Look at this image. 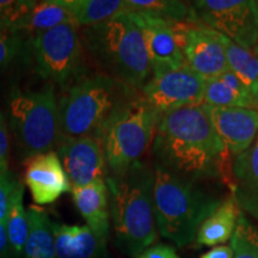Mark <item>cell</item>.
Returning a JSON list of instances; mask_svg holds the SVG:
<instances>
[{"instance_id":"cell-27","label":"cell","mask_w":258,"mask_h":258,"mask_svg":"<svg viewBox=\"0 0 258 258\" xmlns=\"http://www.w3.org/2000/svg\"><path fill=\"white\" fill-rule=\"evenodd\" d=\"M233 258H258V230L245 218L243 212L231 238Z\"/></svg>"},{"instance_id":"cell-6","label":"cell","mask_w":258,"mask_h":258,"mask_svg":"<svg viewBox=\"0 0 258 258\" xmlns=\"http://www.w3.org/2000/svg\"><path fill=\"white\" fill-rule=\"evenodd\" d=\"M8 108L16 144L25 159L57 148L61 132L54 85L47 84L37 91H14Z\"/></svg>"},{"instance_id":"cell-36","label":"cell","mask_w":258,"mask_h":258,"mask_svg":"<svg viewBox=\"0 0 258 258\" xmlns=\"http://www.w3.org/2000/svg\"><path fill=\"white\" fill-rule=\"evenodd\" d=\"M8 172H10V170H9V171H6V170L3 169L2 166H0V177L4 176V175H6V173H8Z\"/></svg>"},{"instance_id":"cell-26","label":"cell","mask_w":258,"mask_h":258,"mask_svg":"<svg viewBox=\"0 0 258 258\" xmlns=\"http://www.w3.org/2000/svg\"><path fill=\"white\" fill-rule=\"evenodd\" d=\"M23 196L24 186L22 184L15 194L5 221L12 253L17 257L24 253L25 243H27L29 234L28 213L24 208Z\"/></svg>"},{"instance_id":"cell-18","label":"cell","mask_w":258,"mask_h":258,"mask_svg":"<svg viewBox=\"0 0 258 258\" xmlns=\"http://www.w3.org/2000/svg\"><path fill=\"white\" fill-rule=\"evenodd\" d=\"M55 258H97L103 253L106 241L86 225L54 222Z\"/></svg>"},{"instance_id":"cell-35","label":"cell","mask_w":258,"mask_h":258,"mask_svg":"<svg viewBox=\"0 0 258 258\" xmlns=\"http://www.w3.org/2000/svg\"><path fill=\"white\" fill-rule=\"evenodd\" d=\"M251 93H252L254 104H256V110H258V79L254 82V84L251 86Z\"/></svg>"},{"instance_id":"cell-2","label":"cell","mask_w":258,"mask_h":258,"mask_svg":"<svg viewBox=\"0 0 258 258\" xmlns=\"http://www.w3.org/2000/svg\"><path fill=\"white\" fill-rule=\"evenodd\" d=\"M84 50L103 76L141 90L152 77L144 36L127 11L80 30Z\"/></svg>"},{"instance_id":"cell-32","label":"cell","mask_w":258,"mask_h":258,"mask_svg":"<svg viewBox=\"0 0 258 258\" xmlns=\"http://www.w3.org/2000/svg\"><path fill=\"white\" fill-rule=\"evenodd\" d=\"M134 258H179L172 246L166 244H156L147 247Z\"/></svg>"},{"instance_id":"cell-34","label":"cell","mask_w":258,"mask_h":258,"mask_svg":"<svg viewBox=\"0 0 258 258\" xmlns=\"http://www.w3.org/2000/svg\"><path fill=\"white\" fill-rule=\"evenodd\" d=\"M12 253L5 221L0 222V258H8Z\"/></svg>"},{"instance_id":"cell-3","label":"cell","mask_w":258,"mask_h":258,"mask_svg":"<svg viewBox=\"0 0 258 258\" xmlns=\"http://www.w3.org/2000/svg\"><path fill=\"white\" fill-rule=\"evenodd\" d=\"M105 182L116 243L124 253L134 258L158 239L153 167L139 160L122 175L106 177Z\"/></svg>"},{"instance_id":"cell-23","label":"cell","mask_w":258,"mask_h":258,"mask_svg":"<svg viewBox=\"0 0 258 258\" xmlns=\"http://www.w3.org/2000/svg\"><path fill=\"white\" fill-rule=\"evenodd\" d=\"M64 23H74V21L60 0H43L36 2L18 25L17 31L36 35Z\"/></svg>"},{"instance_id":"cell-14","label":"cell","mask_w":258,"mask_h":258,"mask_svg":"<svg viewBox=\"0 0 258 258\" xmlns=\"http://www.w3.org/2000/svg\"><path fill=\"white\" fill-rule=\"evenodd\" d=\"M24 167V182L30 190L35 205L43 206L55 202L61 195L72 189L55 151L27 158Z\"/></svg>"},{"instance_id":"cell-16","label":"cell","mask_w":258,"mask_h":258,"mask_svg":"<svg viewBox=\"0 0 258 258\" xmlns=\"http://www.w3.org/2000/svg\"><path fill=\"white\" fill-rule=\"evenodd\" d=\"M230 184L239 208L258 220V135L245 152L234 157Z\"/></svg>"},{"instance_id":"cell-13","label":"cell","mask_w":258,"mask_h":258,"mask_svg":"<svg viewBox=\"0 0 258 258\" xmlns=\"http://www.w3.org/2000/svg\"><path fill=\"white\" fill-rule=\"evenodd\" d=\"M180 43L185 64L203 79L214 78L228 71L224 48L214 30L200 22L182 25Z\"/></svg>"},{"instance_id":"cell-29","label":"cell","mask_w":258,"mask_h":258,"mask_svg":"<svg viewBox=\"0 0 258 258\" xmlns=\"http://www.w3.org/2000/svg\"><path fill=\"white\" fill-rule=\"evenodd\" d=\"M23 47L22 32L0 27V70L11 62Z\"/></svg>"},{"instance_id":"cell-11","label":"cell","mask_w":258,"mask_h":258,"mask_svg":"<svg viewBox=\"0 0 258 258\" xmlns=\"http://www.w3.org/2000/svg\"><path fill=\"white\" fill-rule=\"evenodd\" d=\"M127 12L144 36L152 76L185 64L180 43V31L184 23H176L128 10Z\"/></svg>"},{"instance_id":"cell-4","label":"cell","mask_w":258,"mask_h":258,"mask_svg":"<svg viewBox=\"0 0 258 258\" xmlns=\"http://www.w3.org/2000/svg\"><path fill=\"white\" fill-rule=\"evenodd\" d=\"M153 208L161 237L184 247L195 241L196 233L221 200L200 188L198 182L182 178L154 164Z\"/></svg>"},{"instance_id":"cell-17","label":"cell","mask_w":258,"mask_h":258,"mask_svg":"<svg viewBox=\"0 0 258 258\" xmlns=\"http://www.w3.org/2000/svg\"><path fill=\"white\" fill-rule=\"evenodd\" d=\"M74 206L78 209L86 226L108 241L110 232V206L105 179H98L84 186L71 189Z\"/></svg>"},{"instance_id":"cell-7","label":"cell","mask_w":258,"mask_h":258,"mask_svg":"<svg viewBox=\"0 0 258 258\" xmlns=\"http://www.w3.org/2000/svg\"><path fill=\"white\" fill-rule=\"evenodd\" d=\"M124 89L101 73L86 76L71 85L57 102L61 140L98 138Z\"/></svg>"},{"instance_id":"cell-24","label":"cell","mask_w":258,"mask_h":258,"mask_svg":"<svg viewBox=\"0 0 258 258\" xmlns=\"http://www.w3.org/2000/svg\"><path fill=\"white\" fill-rule=\"evenodd\" d=\"M215 37L224 48L228 70L244 84L251 89L258 79V57L253 51L245 49L224 35L214 31Z\"/></svg>"},{"instance_id":"cell-9","label":"cell","mask_w":258,"mask_h":258,"mask_svg":"<svg viewBox=\"0 0 258 258\" xmlns=\"http://www.w3.org/2000/svg\"><path fill=\"white\" fill-rule=\"evenodd\" d=\"M195 19L247 50L258 42V2L199 0L192 3Z\"/></svg>"},{"instance_id":"cell-5","label":"cell","mask_w":258,"mask_h":258,"mask_svg":"<svg viewBox=\"0 0 258 258\" xmlns=\"http://www.w3.org/2000/svg\"><path fill=\"white\" fill-rule=\"evenodd\" d=\"M160 117L141 90L124 89L98 135L104 148L108 177L122 175L140 160L152 145Z\"/></svg>"},{"instance_id":"cell-22","label":"cell","mask_w":258,"mask_h":258,"mask_svg":"<svg viewBox=\"0 0 258 258\" xmlns=\"http://www.w3.org/2000/svg\"><path fill=\"white\" fill-rule=\"evenodd\" d=\"M78 27H92L127 11L125 0H60Z\"/></svg>"},{"instance_id":"cell-30","label":"cell","mask_w":258,"mask_h":258,"mask_svg":"<svg viewBox=\"0 0 258 258\" xmlns=\"http://www.w3.org/2000/svg\"><path fill=\"white\" fill-rule=\"evenodd\" d=\"M22 185L14 173L8 172L0 177V222L6 221L16 191Z\"/></svg>"},{"instance_id":"cell-37","label":"cell","mask_w":258,"mask_h":258,"mask_svg":"<svg viewBox=\"0 0 258 258\" xmlns=\"http://www.w3.org/2000/svg\"><path fill=\"white\" fill-rule=\"evenodd\" d=\"M253 54H254V55H256L257 57H258V42H257V44H256V47H254L253 48Z\"/></svg>"},{"instance_id":"cell-31","label":"cell","mask_w":258,"mask_h":258,"mask_svg":"<svg viewBox=\"0 0 258 258\" xmlns=\"http://www.w3.org/2000/svg\"><path fill=\"white\" fill-rule=\"evenodd\" d=\"M10 154V135L8 122L4 112L0 111V166L9 171Z\"/></svg>"},{"instance_id":"cell-33","label":"cell","mask_w":258,"mask_h":258,"mask_svg":"<svg viewBox=\"0 0 258 258\" xmlns=\"http://www.w3.org/2000/svg\"><path fill=\"white\" fill-rule=\"evenodd\" d=\"M200 258H233V250L227 245H218L203 253Z\"/></svg>"},{"instance_id":"cell-12","label":"cell","mask_w":258,"mask_h":258,"mask_svg":"<svg viewBox=\"0 0 258 258\" xmlns=\"http://www.w3.org/2000/svg\"><path fill=\"white\" fill-rule=\"evenodd\" d=\"M56 153L72 188L88 185L108 177L104 148L98 138L63 139L57 146Z\"/></svg>"},{"instance_id":"cell-21","label":"cell","mask_w":258,"mask_h":258,"mask_svg":"<svg viewBox=\"0 0 258 258\" xmlns=\"http://www.w3.org/2000/svg\"><path fill=\"white\" fill-rule=\"evenodd\" d=\"M29 234L24 247L25 258H55V238L54 221L47 212L37 206H31L27 211Z\"/></svg>"},{"instance_id":"cell-1","label":"cell","mask_w":258,"mask_h":258,"mask_svg":"<svg viewBox=\"0 0 258 258\" xmlns=\"http://www.w3.org/2000/svg\"><path fill=\"white\" fill-rule=\"evenodd\" d=\"M151 147L156 165L182 178L199 182L226 177L230 153L202 104L161 115Z\"/></svg>"},{"instance_id":"cell-15","label":"cell","mask_w":258,"mask_h":258,"mask_svg":"<svg viewBox=\"0 0 258 258\" xmlns=\"http://www.w3.org/2000/svg\"><path fill=\"white\" fill-rule=\"evenodd\" d=\"M202 105L228 153L237 157L253 144L258 135L256 109Z\"/></svg>"},{"instance_id":"cell-10","label":"cell","mask_w":258,"mask_h":258,"mask_svg":"<svg viewBox=\"0 0 258 258\" xmlns=\"http://www.w3.org/2000/svg\"><path fill=\"white\" fill-rule=\"evenodd\" d=\"M206 79L186 64L176 70L153 74L141 92L161 115L186 106L203 104Z\"/></svg>"},{"instance_id":"cell-25","label":"cell","mask_w":258,"mask_h":258,"mask_svg":"<svg viewBox=\"0 0 258 258\" xmlns=\"http://www.w3.org/2000/svg\"><path fill=\"white\" fill-rule=\"evenodd\" d=\"M128 11L163 18L176 23L194 22L192 6L178 0H125Z\"/></svg>"},{"instance_id":"cell-28","label":"cell","mask_w":258,"mask_h":258,"mask_svg":"<svg viewBox=\"0 0 258 258\" xmlns=\"http://www.w3.org/2000/svg\"><path fill=\"white\" fill-rule=\"evenodd\" d=\"M35 4L34 0H0V27L17 31L18 25Z\"/></svg>"},{"instance_id":"cell-19","label":"cell","mask_w":258,"mask_h":258,"mask_svg":"<svg viewBox=\"0 0 258 258\" xmlns=\"http://www.w3.org/2000/svg\"><path fill=\"white\" fill-rule=\"evenodd\" d=\"M240 213L241 209L232 195L221 201L199 227L195 244L199 246H218L230 240L237 227Z\"/></svg>"},{"instance_id":"cell-8","label":"cell","mask_w":258,"mask_h":258,"mask_svg":"<svg viewBox=\"0 0 258 258\" xmlns=\"http://www.w3.org/2000/svg\"><path fill=\"white\" fill-rule=\"evenodd\" d=\"M35 71L49 84L61 89L86 77L85 50L76 23H64L32 36Z\"/></svg>"},{"instance_id":"cell-20","label":"cell","mask_w":258,"mask_h":258,"mask_svg":"<svg viewBox=\"0 0 258 258\" xmlns=\"http://www.w3.org/2000/svg\"><path fill=\"white\" fill-rule=\"evenodd\" d=\"M203 104L225 108L256 109L251 90L230 70L214 78L206 79Z\"/></svg>"}]
</instances>
